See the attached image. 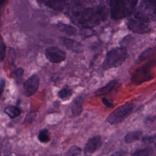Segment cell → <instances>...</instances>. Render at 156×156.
<instances>
[{
	"mask_svg": "<svg viewBox=\"0 0 156 156\" xmlns=\"http://www.w3.org/2000/svg\"><path fill=\"white\" fill-rule=\"evenodd\" d=\"M128 57L127 49L124 47H117L109 51L102 64L104 69L107 70L120 66Z\"/></svg>",
	"mask_w": 156,
	"mask_h": 156,
	"instance_id": "cell-3",
	"label": "cell"
},
{
	"mask_svg": "<svg viewBox=\"0 0 156 156\" xmlns=\"http://www.w3.org/2000/svg\"><path fill=\"white\" fill-rule=\"evenodd\" d=\"M5 80H4L3 79H1L0 80V98L4 91V90L5 88Z\"/></svg>",
	"mask_w": 156,
	"mask_h": 156,
	"instance_id": "cell-24",
	"label": "cell"
},
{
	"mask_svg": "<svg viewBox=\"0 0 156 156\" xmlns=\"http://www.w3.org/2000/svg\"><path fill=\"white\" fill-rule=\"evenodd\" d=\"M152 152V150L150 148H145L138 149L133 152L131 156H149Z\"/></svg>",
	"mask_w": 156,
	"mask_h": 156,
	"instance_id": "cell-20",
	"label": "cell"
},
{
	"mask_svg": "<svg viewBox=\"0 0 156 156\" xmlns=\"http://www.w3.org/2000/svg\"><path fill=\"white\" fill-rule=\"evenodd\" d=\"M5 54V44L1 35H0V61L2 62Z\"/></svg>",
	"mask_w": 156,
	"mask_h": 156,
	"instance_id": "cell-22",
	"label": "cell"
},
{
	"mask_svg": "<svg viewBox=\"0 0 156 156\" xmlns=\"http://www.w3.org/2000/svg\"><path fill=\"white\" fill-rule=\"evenodd\" d=\"M155 147H156V144H155Z\"/></svg>",
	"mask_w": 156,
	"mask_h": 156,
	"instance_id": "cell-27",
	"label": "cell"
},
{
	"mask_svg": "<svg viewBox=\"0 0 156 156\" xmlns=\"http://www.w3.org/2000/svg\"><path fill=\"white\" fill-rule=\"evenodd\" d=\"M38 139L41 143H48L50 140L48 130L46 129L41 130L38 135Z\"/></svg>",
	"mask_w": 156,
	"mask_h": 156,
	"instance_id": "cell-19",
	"label": "cell"
},
{
	"mask_svg": "<svg viewBox=\"0 0 156 156\" xmlns=\"http://www.w3.org/2000/svg\"><path fill=\"white\" fill-rule=\"evenodd\" d=\"M4 110L10 118H15L21 114L20 110L13 105H9L6 107Z\"/></svg>",
	"mask_w": 156,
	"mask_h": 156,
	"instance_id": "cell-16",
	"label": "cell"
},
{
	"mask_svg": "<svg viewBox=\"0 0 156 156\" xmlns=\"http://www.w3.org/2000/svg\"><path fill=\"white\" fill-rule=\"evenodd\" d=\"M72 94H73L72 90L69 88L68 87H65L62 89H61L58 92V96L63 100H67L71 96Z\"/></svg>",
	"mask_w": 156,
	"mask_h": 156,
	"instance_id": "cell-17",
	"label": "cell"
},
{
	"mask_svg": "<svg viewBox=\"0 0 156 156\" xmlns=\"http://www.w3.org/2000/svg\"><path fill=\"white\" fill-rule=\"evenodd\" d=\"M135 16L148 23L156 21V0H140Z\"/></svg>",
	"mask_w": 156,
	"mask_h": 156,
	"instance_id": "cell-4",
	"label": "cell"
},
{
	"mask_svg": "<svg viewBox=\"0 0 156 156\" xmlns=\"http://www.w3.org/2000/svg\"><path fill=\"white\" fill-rule=\"evenodd\" d=\"M133 107V104L130 102L119 106L107 116L106 121L112 125L120 123L132 113Z\"/></svg>",
	"mask_w": 156,
	"mask_h": 156,
	"instance_id": "cell-5",
	"label": "cell"
},
{
	"mask_svg": "<svg viewBox=\"0 0 156 156\" xmlns=\"http://www.w3.org/2000/svg\"><path fill=\"white\" fill-rule=\"evenodd\" d=\"M23 73H24L23 69L22 68H18V69H16L15 70V71H14V74H15L16 76H21V75L23 74Z\"/></svg>",
	"mask_w": 156,
	"mask_h": 156,
	"instance_id": "cell-26",
	"label": "cell"
},
{
	"mask_svg": "<svg viewBox=\"0 0 156 156\" xmlns=\"http://www.w3.org/2000/svg\"><path fill=\"white\" fill-rule=\"evenodd\" d=\"M154 66V62H150L137 68L132 75V82L136 84H139L151 79L153 77V76L151 73V70Z\"/></svg>",
	"mask_w": 156,
	"mask_h": 156,
	"instance_id": "cell-6",
	"label": "cell"
},
{
	"mask_svg": "<svg viewBox=\"0 0 156 156\" xmlns=\"http://www.w3.org/2000/svg\"><path fill=\"white\" fill-rule=\"evenodd\" d=\"M71 21L83 27H93L104 21L108 16V10L104 5L91 7H79L77 1L68 9Z\"/></svg>",
	"mask_w": 156,
	"mask_h": 156,
	"instance_id": "cell-1",
	"label": "cell"
},
{
	"mask_svg": "<svg viewBox=\"0 0 156 156\" xmlns=\"http://www.w3.org/2000/svg\"><path fill=\"white\" fill-rule=\"evenodd\" d=\"M60 42L69 50L76 52H80L83 51L82 44L78 41L66 37H60Z\"/></svg>",
	"mask_w": 156,
	"mask_h": 156,
	"instance_id": "cell-11",
	"label": "cell"
},
{
	"mask_svg": "<svg viewBox=\"0 0 156 156\" xmlns=\"http://www.w3.org/2000/svg\"><path fill=\"white\" fill-rule=\"evenodd\" d=\"M84 101V97L79 96L73 101L71 104V112L74 116H79L82 111V105Z\"/></svg>",
	"mask_w": 156,
	"mask_h": 156,
	"instance_id": "cell-13",
	"label": "cell"
},
{
	"mask_svg": "<svg viewBox=\"0 0 156 156\" xmlns=\"http://www.w3.org/2000/svg\"><path fill=\"white\" fill-rule=\"evenodd\" d=\"M102 102L105 107H107L108 108H113L114 106L113 104L105 98H103L102 99Z\"/></svg>",
	"mask_w": 156,
	"mask_h": 156,
	"instance_id": "cell-23",
	"label": "cell"
},
{
	"mask_svg": "<svg viewBox=\"0 0 156 156\" xmlns=\"http://www.w3.org/2000/svg\"><path fill=\"white\" fill-rule=\"evenodd\" d=\"M40 79L37 75L30 76L23 84V93L26 96H31L37 91Z\"/></svg>",
	"mask_w": 156,
	"mask_h": 156,
	"instance_id": "cell-9",
	"label": "cell"
},
{
	"mask_svg": "<svg viewBox=\"0 0 156 156\" xmlns=\"http://www.w3.org/2000/svg\"><path fill=\"white\" fill-rule=\"evenodd\" d=\"M110 156H127V153L124 151H117Z\"/></svg>",
	"mask_w": 156,
	"mask_h": 156,
	"instance_id": "cell-25",
	"label": "cell"
},
{
	"mask_svg": "<svg viewBox=\"0 0 156 156\" xmlns=\"http://www.w3.org/2000/svg\"><path fill=\"white\" fill-rule=\"evenodd\" d=\"M142 132L141 131H133L131 132H129L124 136V141L126 143L129 144L133 143L137 140H138L141 136Z\"/></svg>",
	"mask_w": 156,
	"mask_h": 156,
	"instance_id": "cell-15",
	"label": "cell"
},
{
	"mask_svg": "<svg viewBox=\"0 0 156 156\" xmlns=\"http://www.w3.org/2000/svg\"><path fill=\"white\" fill-rule=\"evenodd\" d=\"M101 144L102 140L101 136H94L90 138L85 146V154L87 155H91L101 147Z\"/></svg>",
	"mask_w": 156,
	"mask_h": 156,
	"instance_id": "cell-10",
	"label": "cell"
},
{
	"mask_svg": "<svg viewBox=\"0 0 156 156\" xmlns=\"http://www.w3.org/2000/svg\"><path fill=\"white\" fill-rule=\"evenodd\" d=\"M118 85V82L115 80H113L107 83L105 86L98 89L95 92L94 94L96 96H101L105 94L110 91H111L113 88H115Z\"/></svg>",
	"mask_w": 156,
	"mask_h": 156,
	"instance_id": "cell-14",
	"label": "cell"
},
{
	"mask_svg": "<svg viewBox=\"0 0 156 156\" xmlns=\"http://www.w3.org/2000/svg\"><path fill=\"white\" fill-rule=\"evenodd\" d=\"M81 152L80 149L76 146H71L67 151L66 155L67 156H78L80 155Z\"/></svg>",
	"mask_w": 156,
	"mask_h": 156,
	"instance_id": "cell-21",
	"label": "cell"
},
{
	"mask_svg": "<svg viewBox=\"0 0 156 156\" xmlns=\"http://www.w3.org/2000/svg\"><path fill=\"white\" fill-rule=\"evenodd\" d=\"M46 58L52 63H58L64 61L66 58V54L62 49L55 47H48L44 51Z\"/></svg>",
	"mask_w": 156,
	"mask_h": 156,
	"instance_id": "cell-8",
	"label": "cell"
},
{
	"mask_svg": "<svg viewBox=\"0 0 156 156\" xmlns=\"http://www.w3.org/2000/svg\"><path fill=\"white\" fill-rule=\"evenodd\" d=\"M38 1L54 10L62 11L66 6L68 0H38Z\"/></svg>",
	"mask_w": 156,
	"mask_h": 156,
	"instance_id": "cell-12",
	"label": "cell"
},
{
	"mask_svg": "<svg viewBox=\"0 0 156 156\" xmlns=\"http://www.w3.org/2000/svg\"><path fill=\"white\" fill-rule=\"evenodd\" d=\"M138 0H110L109 10L111 17L114 20L126 18L134 12Z\"/></svg>",
	"mask_w": 156,
	"mask_h": 156,
	"instance_id": "cell-2",
	"label": "cell"
},
{
	"mask_svg": "<svg viewBox=\"0 0 156 156\" xmlns=\"http://www.w3.org/2000/svg\"><path fill=\"white\" fill-rule=\"evenodd\" d=\"M58 28L64 32H65L68 35H74L75 34L76 30L74 27L63 23H58Z\"/></svg>",
	"mask_w": 156,
	"mask_h": 156,
	"instance_id": "cell-18",
	"label": "cell"
},
{
	"mask_svg": "<svg viewBox=\"0 0 156 156\" xmlns=\"http://www.w3.org/2000/svg\"><path fill=\"white\" fill-rule=\"evenodd\" d=\"M127 26L131 31L136 34H143L150 31L149 23L136 16L128 20Z\"/></svg>",
	"mask_w": 156,
	"mask_h": 156,
	"instance_id": "cell-7",
	"label": "cell"
}]
</instances>
